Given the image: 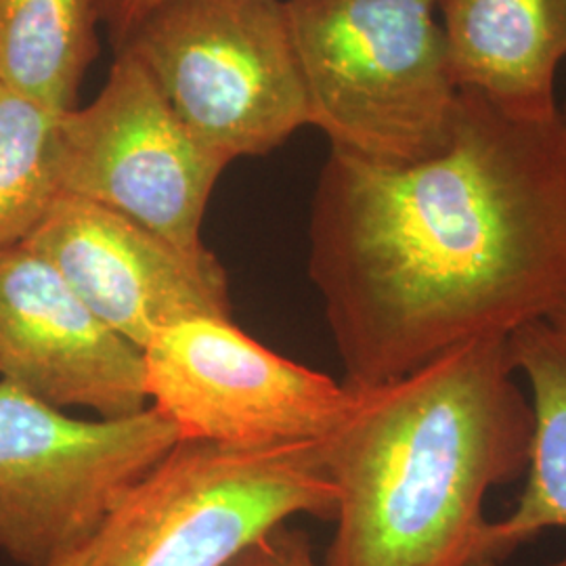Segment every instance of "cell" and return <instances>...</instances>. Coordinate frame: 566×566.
Masks as SVG:
<instances>
[{
	"label": "cell",
	"instance_id": "cell-1",
	"mask_svg": "<svg viewBox=\"0 0 566 566\" xmlns=\"http://www.w3.org/2000/svg\"><path fill=\"white\" fill-rule=\"evenodd\" d=\"M308 277L353 388L566 306V114L514 120L462 91L428 160L329 149L311 203Z\"/></svg>",
	"mask_w": 566,
	"mask_h": 566
},
{
	"label": "cell",
	"instance_id": "cell-2",
	"mask_svg": "<svg viewBox=\"0 0 566 566\" xmlns=\"http://www.w3.org/2000/svg\"><path fill=\"white\" fill-rule=\"evenodd\" d=\"M510 336L451 348L382 385L353 388L324 439L338 493L322 566H493L485 500L528 468L535 416Z\"/></svg>",
	"mask_w": 566,
	"mask_h": 566
},
{
	"label": "cell",
	"instance_id": "cell-3",
	"mask_svg": "<svg viewBox=\"0 0 566 566\" xmlns=\"http://www.w3.org/2000/svg\"><path fill=\"white\" fill-rule=\"evenodd\" d=\"M308 126L329 149L403 166L446 149L462 88L437 0H283Z\"/></svg>",
	"mask_w": 566,
	"mask_h": 566
},
{
	"label": "cell",
	"instance_id": "cell-4",
	"mask_svg": "<svg viewBox=\"0 0 566 566\" xmlns=\"http://www.w3.org/2000/svg\"><path fill=\"white\" fill-rule=\"evenodd\" d=\"M324 443L261 451L179 441L60 566H227L296 516L334 521Z\"/></svg>",
	"mask_w": 566,
	"mask_h": 566
},
{
	"label": "cell",
	"instance_id": "cell-5",
	"mask_svg": "<svg viewBox=\"0 0 566 566\" xmlns=\"http://www.w3.org/2000/svg\"><path fill=\"white\" fill-rule=\"evenodd\" d=\"M120 51L229 164L264 156L308 126L283 0H163Z\"/></svg>",
	"mask_w": 566,
	"mask_h": 566
},
{
	"label": "cell",
	"instance_id": "cell-6",
	"mask_svg": "<svg viewBox=\"0 0 566 566\" xmlns=\"http://www.w3.org/2000/svg\"><path fill=\"white\" fill-rule=\"evenodd\" d=\"M177 443L151 405L82 420L0 380V554L63 565Z\"/></svg>",
	"mask_w": 566,
	"mask_h": 566
},
{
	"label": "cell",
	"instance_id": "cell-7",
	"mask_svg": "<svg viewBox=\"0 0 566 566\" xmlns=\"http://www.w3.org/2000/svg\"><path fill=\"white\" fill-rule=\"evenodd\" d=\"M149 405L179 441L261 451L327 439L353 407V390L285 359L233 319L168 325L143 348Z\"/></svg>",
	"mask_w": 566,
	"mask_h": 566
},
{
	"label": "cell",
	"instance_id": "cell-8",
	"mask_svg": "<svg viewBox=\"0 0 566 566\" xmlns=\"http://www.w3.org/2000/svg\"><path fill=\"white\" fill-rule=\"evenodd\" d=\"M229 163L166 103L130 53H116L102 93L61 116V193L99 203L185 248Z\"/></svg>",
	"mask_w": 566,
	"mask_h": 566
},
{
	"label": "cell",
	"instance_id": "cell-9",
	"mask_svg": "<svg viewBox=\"0 0 566 566\" xmlns=\"http://www.w3.org/2000/svg\"><path fill=\"white\" fill-rule=\"evenodd\" d=\"M103 324L137 348L168 325L231 319L229 277L206 248H185L76 196L60 198L23 240Z\"/></svg>",
	"mask_w": 566,
	"mask_h": 566
},
{
	"label": "cell",
	"instance_id": "cell-10",
	"mask_svg": "<svg viewBox=\"0 0 566 566\" xmlns=\"http://www.w3.org/2000/svg\"><path fill=\"white\" fill-rule=\"evenodd\" d=\"M0 380L99 418L149 407L142 348L103 324L23 243L0 248Z\"/></svg>",
	"mask_w": 566,
	"mask_h": 566
},
{
	"label": "cell",
	"instance_id": "cell-11",
	"mask_svg": "<svg viewBox=\"0 0 566 566\" xmlns=\"http://www.w3.org/2000/svg\"><path fill=\"white\" fill-rule=\"evenodd\" d=\"M458 86L514 120L560 114L554 82L566 57V0H437Z\"/></svg>",
	"mask_w": 566,
	"mask_h": 566
},
{
	"label": "cell",
	"instance_id": "cell-12",
	"mask_svg": "<svg viewBox=\"0 0 566 566\" xmlns=\"http://www.w3.org/2000/svg\"><path fill=\"white\" fill-rule=\"evenodd\" d=\"M516 369L531 386L535 416L525 491L514 512L489 523V560L510 556L546 528H566V348L546 324H531L510 336Z\"/></svg>",
	"mask_w": 566,
	"mask_h": 566
},
{
	"label": "cell",
	"instance_id": "cell-13",
	"mask_svg": "<svg viewBox=\"0 0 566 566\" xmlns=\"http://www.w3.org/2000/svg\"><path fill=\"white\" fill-rule=\"evenodd\" d=\"M99 25V0H0V84L60 114L76 109Z\"/></svg>",
	"mask_w": 566,
	"mask_h": 566
},
{
	"label": "cell",
	"instance_id": "cell-14",
	"mask_svg": "<svg viewBox=\"0 0 566 566\" xmlns=\"http://www.w3.org/2000/svg\"><path fill=\"white\" fill-rule=\"evenodd\" d=\"M61 116L0 84V248L23 242L61 196Z\"/></svg>",
	"mask_w": 566,
	"mask_h": 566
},
{
	"label": "cell",
	"instance_id": "cell-15",
	"mask_svg": "<svg viewBox=\"0 0 566 566\" xmlns=\"http://www.w3.org/2000/svg\"><path fill=\"white\" fill-rule=\"evenodd\" d=\"M227 566H322L315 560L313 546L303 528L277 526L259 542L245 547Z\"/></svg>",
	"mask_w": 566,
	"mask_h": 566
},
{
	"label": "cell",
	"instance_id": "cell-16",
	"mask_svg": "<svg viewBox=\"0 0 566 566\" xmlns=\"http://www.w3.org/2000/svg\"><path fill=\"white\" fill-rule=\"evenodd\" d=\"M163 0H99L102 25L107 30L116 51L120 49L143 18Z\"/></svg>",
	"mask_w": 566,
	"mask_h": 566
},
{
	"label": "cell",
	"instance_id": "cell-17",
	"mask_svg": "<svg viewBox=\"0 0 566 566\" xmlns=\"http://www.w3.org/2000/svg\"><path fill=\"white\" fill-rule=\"evenodd\" d=\"M547 325L556 332V336L560 338V343L565 344L566 348V306L560 313H556V315L547 322Z\"/></svg>",
	"mask_w": 566,
	"mask_h": 566
}]
</instances>
